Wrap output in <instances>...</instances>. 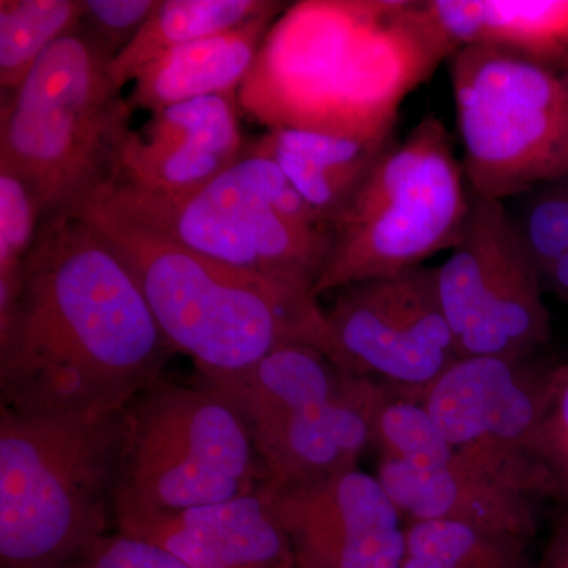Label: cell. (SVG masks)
Returning a JSON list of instances; mask_svg holds the SVG:
<instances>
[{
  "mask_svg": "<svg viewBox=\"0 0 568 568\" xmlns=\"http://www.w3.org/2000/svg\"><path fill=\"white\" fill-rule=\"evenodd\" d=\"M115 523L252 495L265 480L244 418L211 384L160 377L129 406Z\"/></svg>",
  "mask_w": 568,
  "mask_h": 568,
  "instance_id": "obj_9",
  "label": "cell"
},
{
  "mask_svg": "<svg viewBox=\"0 0 568 568\" xmlns=\"http://www.w3.org/2000/svg\"><path fill=\"white\" fill-rule=\"evenodd\" d=\"M528 358L459 357L428 386L392 387L422 403L465 462L538 497L537 474L526 448L551 369L536 368Z\"/></svg>",
  "mask_w": 568,
  "mask_h": 568,
  "instance_id": "obj_12",
  "label": "cell"
},
{
  "mask_svg": "<svg viewBox=\"0 0 568 568\" xmlns=\"http://www.w3.org/2000/svg\"><path fill=\"white\" fill-rule=\"evenodd\" d=\"M436 282L459 357L528 358L548 342L545 287L503 201L473 194L462 241Z\"/></svg>",
  "mask_w": 568,
  "mask_h": 568,
  "instance_id": "obj_10",
  "label": "cell"
},
{
  "mask_svg": "<svg viewBox=\"0 0 568 568\" xmlns=\"http://www.w3.org/2000/svg\"><path fill=\"white\" fill-rule=\"evenodd\" d=\"M327 316V357L388 386H428L459 358L437 293L436 267L343 287Z\"/></svg>",
  "mask_w": 568,
  "mask_h": 568,
  "instance_id": "obj_11",
  "label": "cell"
},
{
  "mask_svg": "<svg viewBox=\"0 0 568 568\" xmlns=\"http://www.w3.org/2000/svg\"><path fill=\"white\" fill-rule=\"evenodd\" d=\"M541 568H568V514L559 519L549 538Z\"/></svg>",
  "mask_w": 568,
  "mask_h": 568,
  "instance_id": "obj_30",
  "label": "cell"
},
{
  "mask_svg": "<svg viewBox=\"0 0 568 568\" xmlns=\"http://www.w3.org/2000/svg\"><path fill=\"white\" fill-rule=\"evenodd\" d=\"M450 77L473 194L504 203L568 175V54L474 44Z\"/></svg>",
  "mask_w": 568,
  "mask_h": 568,
  "instance_id": "obj_8",
  "label": "cell"
},
{
  "mask_svg": "<svg viewBox=\"0 0 568 568\" xmlns=\"http://www.w3.org/2000/svg\"><path fill=\"white\" fill-rule=\"evenodd\" d=\"M407 556L452 568H530L529 538L493 532L458 523H410L405 528Z\"/></svg>",
  "mask_w": 568,
  "mask_h": 568,
  "instance_id": "obj_23",
  "label": "cell"
},
{
  "mask_svg": "<svg viewBox=\"0 0 568 568\" xmlns=\"http://www.w3.org/2000/svg\"><path fill=\"white\" fill-rule=\"evenodd\" d=\"M43 216L31 182L0 160V312L13 302Z\"/></svg>",
  "mask_w": 568,
  "mask_h": 568,
  "instance_id": "obj_26",
  "label": "cell"
},
{
  "mask_svg": "<svg viewBox=\"0 0 568 568\" xmlns=\"http://www.w3.org/2000/svg\"><path fill=\"white\" fill-rule=\"evenodd\" d=\"M403 568H452L444 566V564L436 562V560H429L424 558H414V556H407L405 566Z\"/></svg>",
  "mask_w": 568,
  "mask_h": 568,
  "instance_id": "obj_31",
  "label": "cell"
},
{
  "mask_svg": "<svg viewBox=\"0 0 568 568\" xmlns=\"http://www.w3.org/2000/svg\"><path fill=\"white\" fill-rule=\"evenodd\" d=\"M298 568V567H297Z\"/></svg>",
  "mask_w": 568,
  "mask_h": 568,
  "instance_id": "obj_32",
  "label": "cell"
},
{
  "mask_svg": "<svg viewBox=\"0 0 568 568\" xmlns=\"http://www.w3.org/2000/svg\"><path fill=\"white\" fill-rule=\"evenodd\" d=\"M424 10L450 52L500 44L545 55L568 54V0H426Z\"/></svg>",
  "mask_w": 568,
  "mask_h": 568,
  "instance_id": "obj_20",
  "label": "cell"
},
{
  "mask_svg": "<svg viewBox=\"0 0 568 568\" xmlns=\"http://www.w3.org/2000/svg\"><path fill=\"white\" fill-rule=\"evenodd\" d=\"M448 58L422 2L306 0L276 18L237 100L271 130L384 140Z\"/></svg>",
  "mask_w": 568,
  "mask_h": 568,
  "instance_id": "obj_2",
  "label": "cell"
},
{
  "mask_svg": "<svg viewBox=\"0 0 568 568\" xmlns=\"http://www.w3.org/2000/svg\"><path fill=\"white\" fill-rule=\"evenodd\" d=\"M93 196L216 263L312 293L331 253V230L260 140L200 192L174 197L114 181Z\"/></svg>",
  "mask_w": 568,
  "mask_h": 568,
  "instance_id": "obj_6",
  "label": "cell"
},
{
  "mask_svg": "<svg viewBox=\"0 0 568 568\" xmlns=\"http://www.w3.org/2000/svg\"><path fill=\"white\" fill-rule=\"evenodd\" d=\"M376 477L409 525L458 523L526 538L536 532L534 497L489 477L457 454L432 469L381 458Z\"/></svg>",
  "mask_w": 568,
  "mask_h": 568,
  "instance_id": "obj_17",
  "label": "cell"
},
{
  "mask_svg": "<svg viewBox=\"0 0 568 568\" xmlns=\"http://www.w3.org/2000/svg\"><path fill=\"white\" fill-rule=\"evenodd\" d=\"M193 568H297L293 545L257 488L252 495L175 514L115 523Z\"/></svg>",
  "mask_w": 568,
  "mask_h": 568,
  "instance_id": "obj_16",
  "label": "cell"
},
{
  "mask_svg": "<svg viewBox=\"0 0 568 568\" xmlns=\"http://www.w3.org/2000/svg\"><path fill=\"white\" fill-rule=\"evenodd\" d=\"M390 387L377 413L373 440L381 458L417 469H432L450 462L455 450L437 428L428 410L413 396Z\"/></svg>",
  "mask_w": 568,
  "mask_h": 568,
  "instance_id": "obj_25",
  "label": "cell"
},
{
  "mask_svg": "<svg viewBox=\"0 0 568 568\" xmlns=\"http://www.w3.org/2000/svg\"><path fill=\"white\" fill-rule=\"evenodd\" d=\"M112 59L80 22L2 104L0 160L31 182L44 215L74 212L118 179L133 110Z\"/></svg>",
  "mask_w": 568,
  "mask_h": 568,
  "instance_id": "obj_5",
  "label": "cell"
},
{
  "mask_svg": "<svg viewBox=\"0 0 568 568\" xmlns=\"http://www.w3.org/2000/svg\"><path fill=\"white\" fill-rule=\"evenodd\" d=\"M126 409L29 416L0 407V568H67L115 525Z\"/></svg>",
  "mask_w": 568,
  "mask_h": 568,
  "instance_id": "obj_4",
  "label": "cell"
},
{
  "mask_svg": "<svg viewBox=\"0 0 568 568\" xmlns=\"http://www.w3.org/2000/svg\"><path fill=\"white\" fill-rule=\"evenodd\" d=\"M237 108V95L231 93L151 112L140 129L130 130L115 181L174 197L200 192L248 145Z\"/></svg>",
  "mask_w": 568,
  "mask_h": 568,
  "instance_id": "obj_14",
  "label": "cell"
},
{
  "mask_svg": "<svg viewBox=\"0 0 568 568\" xmlns=\"http://www.w3.org/2000/svg\"><path fill=\"white\" fill-rule=\"evenodd\" d=\"M388 392L386 383L349 375L331 402L244 420L264 481L308 484L357 469Z\"/></svg>",
  "mask_w": 568,
  "mask_h": 568,
  "instance_id": "obj_15",
  "label": "cell"
},
{
  "mask_svg": "<svg viewBox=\"0 0 568 568\" xmlns=\"http://www.w3.org/2000/svg\"><path fill=\"white\" fill-rule=\"evenodd\" d=\"M282 9L274 2L241 28L156 55L134 77L130 108L155 112L203 97L237 95Z\"/></svg>",
  "mask_w": 568,
  "mask_h": 568,
  "instance_id": "obj_18",
  "label": "cell"
},
{
  "mask_svg": "<svg viewBox=\"0 0 568 568\" xmlns=\"http://www.w3.org/2000/svg\"><path fill=\"white\" fill-rule=\"evenodd\" d=\"M473 192L446 125L425 115L392 142L331 226L313 295L424 265L462 241Z\"/></svg>",
  "mask_w": 568,
  "mask_h": 568,
  "instance_id": "obj_7",
  "label": "cell"
},
{
  "mask_svg": "<svg viewBox=\"0 0 568 568\" xmlns=\"http://www.w3.org/2000/svg\"><path fill=\"white\" fill-rule=\"evenodd\" d=\"M274 2L263 0H159L132 43L111 62L115 85L133 81L156 55L241 28Z\"/></svg>",
  "mask_w": 568,
  "mask_h": 568,
  "instance_id": "obj_21",
  "label": "cell"
},
{
  "mask_svg": "<svg viewBox=\"0 0 568 568\" xmlns=\"http://www.w3.org/2000/svg\"><path fill=\"white\" fill-rule=\"evenodd\" d=\"M515 222L545 291L568 305V175L529 192Z\"/></svg>",
  "mask_w": 568,
  "mask_h": 568,
  "instance_id": "obj_24",
  "label": "cell"
},
{
  "mask_svg": "<svg viewBox=\"0 0 568 568\" xmlns=\"http://www.w3.org/2000/svg\"><path fill=\"white\" fill-rule=\"evenodd\" d=\"M74 212L126 264L164 338L192 358L201 376L244 372L286 345L315 346L327 355V316L312 291L216 263L102 196Z\"/></svg>",
  "mask_w": 568,
  "mask_h": 568,
  "instance_id": "obj_3",
  "label": "cell"
},
{
  "mask_svg": "<svg viewBox=\"0 0 568 568\" xmlns=\"http://www.w3.org/2000/svg\"><path fill=\"white\" fill-rule=\"evenodd\" d=\"M82 0L0 2V85L14 92L55 41L82 20Z\"/></svg>",
  "mask_w": 568,
  "mask_h": 568,
  "instance_id": "obj_22",
  "label": "cell"
},
{
  "mask_svg": "<svg viewBox=\"0 0 568 568\" xmlns=\"http://www.w3.org/2000/svg\"><path fill=\"white\" fill-rule=\"evenodd\" d=\"M260 141L310 211L331 230L394 136L358 140L308 130L274 129Z\"/></svg>",
  "mask_w": 568,
  "mask_h": 568,
  "instance_id": "obj_19",
  "label": "cell"
},
{
  "mask_svg": "<svg viewBox=\"0 0 568 568\" xmlns=\"http://www.w3.org/2000/svg\"><path fill=\"white\" fill-rule=\"evenodd\" d=\"M526 454L536 469L540 496L568 506V364L549 372Z\"/></svg>",
  "mask_w": 568,
  "mask_h": 568,
  "instance_id": "obj_27",
  "label": "cell"
},
{
  "mask_svg": "<svg viewBox=\"0 0 568 568\" xmlns=\"http://www.w3.org/2000/svg\"><path fill=\"white\" fill-rule=\"evenodd\" d=\"M261 493L298 568H403L402 514L376 476L351 469L308 484L263 481Z\"/></svg>",
  "mask_w": 568,
  "mask_h": 568,
  "instance_id": "obj_13",
  "label": "cell"
},
{
  "mask_svg": "<svg viewBox=\"0 0 568 568\" xmlns=\"http://www.w3.org/2000/svg\"><path fill=\"white\" fill-rule=\"evenodd\" d=\"M67 568H193L152 541L115 532L97 540Z\"/></svg>",
  "mask_w": 568,
  "mask_h": 568,
  "instance_id": "obj_29",
  "label": "cell"
},
{
  "mask_svg": "<svg viewBox=\"0 0 568 568\" xmlns=\"http://www.w3.org/2000/svg\"><path fill=\"white\" fill-rule=\"evenodd\" d=\"M156 0H82V24L115 58L140 33Z\"/></svg>",
  "mask_w": 568,
  "mask_h": 568,
  "instance_id": "obj_28",
  "label": "cell"
},
{
  "mask_svg": "<svg viewBox=\"0 0 568 568\" xmlns=\"http://www.w3.org/2000/svg\"><path fill=\"white\" fill-rule=\"evenodd\" d=\"M173 347L119 254L77 212L44 215L0 312L2 406L29 416L125 410Z\"/></svg>",
  "mask_w": 568,
  "mask_h": 568,
  "instance_id": "obj_1",
  "label": "cell"
}]
</instances>
